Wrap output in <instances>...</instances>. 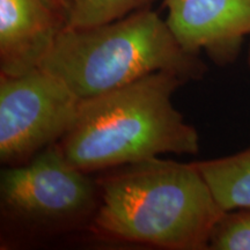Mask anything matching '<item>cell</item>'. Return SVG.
Wrapping results in <instances>:
<instances>
[{"label":"cell","mask_w":250,"mask_h":250,"mask_svg":"<svg viewBox=\"0 0 250 250\" xmlns=\"http://www.w3.org/2000/svg\"><path fill=\"white\" fill-rule=\"evenodd\" d=\"M94 230L109 239L170 250L208 249L225 212L195 162L147 159L98 182Z\"/></svg>","instance_id":"1"},{"label":"cell","mask_w":250,"mask_h":250,"mask_svg":"<svg viewBox=\"0 0 250 250\" xmlns=\"http://www.w3.org/2000/svg\"><path fill=\"white\" fill-rule=\"evenodd\" d=\"M184 83L171 72L159 71L83 99L59 148L87 174L165 153L197 154L199 134L173 103L174 93Z\"/></svg>","instance_id":"2"},{"label":"cell","mask_w":250,"mask_h":250,"mask_svg":"<svg viewBox=\"0 0 250 250\" xmlns=\"http://www.w3.org/2000/svg\"><path fill=\"white\" fill-rule=\"evenodd\" d=\"M40 67L81 100L154 72H171L188 83L201 80L208 71L199 55L186 51L166 20L149 7L107 23L66 27Z\"/></svg>","instance_id":"3"},{"label":"cell","mask_w":250,"mask_h":250,"mask_svg":"<svg viewBox=\"0 0 250 250\" xmlns=\"http://www.w3.org/2000/svg\"><path fill=\"white\" fill-rule=\"evenodd\" d=\"M81 99L62 79L37 67L0 74V161L26 164L61 142L77 118Z\"/></svg>","instance_id":"4"},{"label":"cell","mask_w":250,"mask_h":250,"mask_svg":"<svg viewBox=\"0 0 250 250\" xmlns=\"http://www.w3.org/2000/svg\"><path fill=\"white\" fill-rule=\"evenodd\" d=\"M2 210L28 224L56 226L94 217L98 182L67 161L58 144L26 164L11 166L0 177Z\"/></svg>","instance_id":"5"},{"label":"cell","mask_w":250,"mask_h":250,"mask_svg":"<svg viewBox=\"0 0 250 250\" xmlns=\"http://www.w3.org/2000/svg\"><path fill=\"white\" fill-rule=\"evenodd\" d=\"M166 22L180 45L217 64L233 62L250 34V0H164Z\"/></svg>","instance_id":"6"},{"label":"cell","mask_w":250,"mask_h":250,"mask_svg":"<svg viewBox=\"0 0 250 250\" xmlns=\"http://www.w3.org/2000/svg\"><path fill=\"white\" fill-rule=\"evenodd\" d=\"M68 17L59 0H0V74L21 76L40 67Z\"/></svg>","instance_id":"7"},{"label":"cell","mask_w":250,"mask_h":250,"mask_svg":"<svg viewBox=\"0 0 250 250\" xmlns=\"http://www.w3.org/2000/svg\"><path fill=\"white\" fill-rule=\"evenodd\" d=\"M195 164L224 211L250 208V148Z\"/></svg>","instance_id":"8"},{"label":"cell","mask_w":250,"mask_h":250,"mask_svg":"<svg viewBox=\"0 0 250 250\" xmlns=\"http://www.w3.org/2000/svg\"><path fill=\"white\" fill-rule=\"evenodd\" d=\"M155 0H79L72 8L67 27L81 28L102 24L148 8Z\"/></svg>","instance_id":"9"},{"label":"cell","mask_w":250,"mask_h":250,"mask_svg":"<svg viewBox=\"0 0 250 250\" xmlns=\"http://www.w3.org/2000/svg\"><path fill=\"white\" fill-rule=\"evenodd\" d=\"M208 249L250 250V208L225 212L212 230Z\"/></svg>","instance_id":"10"},{"label":"cell","mask_w":250,"mask_h":250,"mask_svg":"<svg viewBox=\"0 0 250 250\" xmlns=\"http://www.w3.org/2000/svg\"><path fill=\"white\" fill-rule=\"evenodd\" d=\"M59 1H61L62 4L68 9V12H71L72 8L76 6V4L79 1V0H59Z\"/></svg>","instance_id":"11"},{"label":"cell","mask_w":250,"mask_h":250,"mask_svg":"<svg viewBox=\"0 0 250 250\" xmlns=\"http://www.w3.org/2000/svg\"><path fill=\"white\" fill-rule=\"evenodd\" d=\"M248 66L250 68V46H249V52H248Z\"/></svg>","instance_id":"12"}]
</instances>
